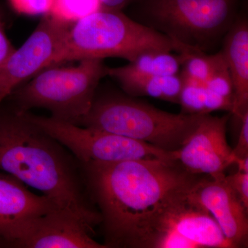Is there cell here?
Listing matches in <instances>:
<instances>
[{"instance_id": "obj_1", "label": "cell", "mask_w": 248, "mask_h": 248, "mask_svg": "<svg viewBox=\"0 0 248 248\" xmlns=\"http://www.w3.org/2000/svg\"><path fill=\"white\" fill-rule=\"evenodd\" d=\"M80 164L107 248H143L160 214L199 179L172 160Z\"/></svg>"}, {"instance_id": "obj_2", "label": "cell", "mask_w": 248, "mask_h": 248, "mask_svg": "<svg viewBox=\"0 0 248 248\" xmlns=\"http://www.w3.org/2000/svg\"><path fill=\"white\" fill-rule=\"evenodd\" d=\"M0 172L39 191L93 232L100 224L79 161L24 113L1 105Z\"/></svg>"}, {"instance_id": "obj_3", "label": "cell", "mask_w": 248, "mask_h": 248, "mask_svg": "<svg viewBox=\"0 0 248 248\" xmlns=\"http://www.w3.org/2000/svg\"><path fill=\"white\" fill-rule=\"evenodd\" d=\"M148 50L172 52V41L122 11L100 9L72 23L48 68L85 59L118 58L131 62Z\"/></svg>"}, {"instance_id": "obj_4", "label": "cell", "mask_w": 248, "mask_h": 248, "mask_svg": "<svg viewBox=\"0 0 248 248\" xmlns=\"http://www.w3.org/2000/svg\"><path fill=\"white\" fill-rule=\"evenodd\" d=\"M203 115L170 113L126 93H110L95 95L89 112L77 125L100 129L171 153L182 147Z\"/></svg>"}, {"instance_id": "obj_5", "label": "cell", "mask_w": 248, "mask_h": 248, "mask_svg": "<svg viewBox=\"0 0 248 248\" xmlns=\"http://www.w3.org/2000/svg\"><path fill=\"white\" fill-rule=\"evenodd\" d=\"M79 62L77 66H51L37 73L10 94L14 95L13 108L22 113L46 109L54 118L78 124L91 108L108 68L99 59Z\"/></svg>"}, {"instance_id": "obj_6", "label": "cell", "mask_w": 248, "mask_h": 248, "mask_svg": "<svg viewBox=\"0 0 248 248\" xmlns=\"http://www.w3.org/2000/svg\"><path fill=\"white\" fill-rule=\"evenodd\" d=\"M137 22L174 43L208 51L221 45L234 24L236 0H141Z\"/></svg>"}, {"instance_id": "obj_7", "label": "cell", "mask_w": 248, "mask_h": 248, "mask_svg": "<svg viewBox=\"0 0 248 248\" xmlns=\"http://www.w3.org/2000/svg\"><path fill=\"white\" fill-rule=\"evenodd\" d=\"M32 123L56 140L80 163H116L129 160H172V152L110 133L51 117L24 112Z\"/></svg>"}, {"instance_id": "obj_8", "label": "cell", "mask_w": 248, "mask_h": 248, "mask_svg": "<svg viewBox=\"0 0 248 248\" xmlns=\"http://www.w3.org/2000/svg\"><path fill=\"white\" fill-rule=\"evenodd\" d=\"M188 191L160 214L143 248H233L213 216L187 197Z\"/></svg>"}, {"instance_id": "obj_9", "label": "cell", "mask_w": 248, "mask_h": 248, "mask_svg": "<svg viewBox=\"0 0 248 248\" xmlns=\"http://www.w3.org/2000/svg\"><path fill=\"white\" fill-rule=\"evenodd\" d=\"M72 23L45 15L30 37L0 71V105L29 78L48 68Z\"/></svg>"}, {"instance_id": "obj_10", "label": "cell", "mask_w": 248, "mask_h": 248, "mask_svg": "<svg viewBox=\"0 0 248 248\" xmlns=\"http://www.w3.org/2000/svg\"><path fill=\"white\" fill-rule=\"evenodd\" d=\"M230 115H204L182 147L172 152L173 161L195 175L211 178L225 176L226 170L234 164L232 149L226 140V125Z\"/></svg>"}, {"instance_id": "obj_11", "label": "cell", "mask_w": 248, "mask_h": 248, "mask_svg": "<svg viewBox=\"0 0 248 248\" xmlns=\"http://www.w3.org/2000/svg\"><path fill=\"white\" fill-rule=\"evenodd\" d=\"M84 223L61 210H54L23 223L9 247L24 248H106L93 239Z\"/></svg>"}, {"instance_id": "obj_12", "label": "cell", "mask_w": 248, "mask_h": 248, "mask_svg": "<svg viewBox=\"0 0 248 248\" xmlns=\"http://www.w3.org/2000/svg\"><path fill=\"white\" fill-rule=\"evenodd\" d=\"M187 197L213 216L233 248L247 246L248 210L228 184L226 175L199 179Z\"/></svg>"}, {"instance_id": "obj_13", "label": "cell", "mask_w": 248, "mask_h": 248, "mask_svg": "<svg viewBox=\"0 0 248 248\" xmlns=\"http://www.w3.org/2000/svg\"><path fill=\"white\" fill-rule=\"evenodd\" d=\"M54 210L59 209L48 197L31 192L20 181L0 172V247H9L23 223Z\"/></svg>"}, {"instance_id": "obj_14", "label": "cell", "mask_w": 248, "mask_h": 248, "mask_svg": "<svg viewBox=\"0 0 248 248\" xmlns=\"http://www.w3.org/2000/svg\"><path fill=\"white\" fill-rule=\"evenodd\" d=\"M223 58L234 88L235 117L241 119L248 110V19L238 16L222 42Z\"/></svg>"}, {"instance_id": "obj_15", "label": "cell", "mask_w": 248, "mask_h": 248, "mask_svg": "<svg viewBox=\"0 0 248 248\" xmlns=\"http://www.w3.org/2000/svg\"><path fill=\"white\" fill-rule=\"evenodd\" d=\"M131 97L146 96L179 104L184 84L181 73L166 76H125L113 78Z\"/></svg>"}, {"instance_id": "obj_16", "label": "cell", "mask_w": 248, "mask_h": 248, "mask_svg": "<svg viewBox=\"0 0 248 248\" xmlns=\"http://www.w3.org/2000/svg\"><path fill=\"white\" fill-rule=\"evenodd\" d=\"M182 70V58L164 50H148L140 54L125 66L107 68L111 78L125 76H166L177 75Z\"/></svg>"}, {"instance_id": "obj_17", "label": "cell", "mask_w": 248, "mask_h": 248, "mask_svg": "<svg viewBox=\"0 0 248 248\" xmlns=\"http://www.w3.org/2000/svg\"><path fill=\"white\" fill-rule=\"evenodd\" d=\"M183 79L179 101L182 113L203 115L216 110H226L231 113L234 107L232 101L210 91L203 83L184 77Z\"/></svg>"}, {"instance_id": "obj_18", "label": "cell", "mask_w": 248, "mask_h": 248, "mask_svg": "<svg viewBox=\"0 0 248 248\" xmlns=\"http://www.w3.org/2000/svg\"><path fill=\"white\" fill-rule=\"evenodd\" d=\"M173 50L182 58L181 74L184 78L204 83L213 71L217 58V53L208 54L172 42Z\"/></svg>"}, {"instance_id": "obj_19", "label": "cell", "mask_w": 248, "mask_h": 248, "mask_svg": "<svg viewBox=\"0 0 248 248\" xmlns=\"http://www.w3.org/2000/svg\"><path fill=\"white\" fill-rule=\"evenodd\" d=\"M100 9L98 0H54L48 14L73 23Z\"/></svg>"}, {"instance_id": "obj_20", "label": "cell", "mask_w": 248, "mask_h": 248, "mask_svg": "<svg viewBox=\"0 0 248 248\" xmlns=\"http://www.w3.org/2000/svg\"><path fill=\"white\" fill-rule=\"evenodd\" d=\"M204 84L210 91L230 99L234 103V94L232 81L221 50L217 52L215 67Z\"/></svg>"}, {"instance_id": "obj_21", "label": "cell", "mask_w": 248, "mask_h": 248, "mask_svg": "<svg viewBox=\"0 0 248 248\" xmlns=\"http://www.w3.org/2000/svg\"><path fill=\"white\" fill-rule=\"evenodd\" d=\"M54 0H9L13 9L27 16L48 14Z\"/></svg>"}, {"instance_id": "obj_22", "label": "cell", "mask_w": 248, "mask_h": 248, "mask_svg": "<svg viewBox=\"0 0 248 248\" xmlns=\"http://www.w3.org/2000/svg\"><path fill=\"white\" fill-rule=\"evenodd\" d=\"M226 179L245 208L248 210V173L237 171Z\"/></svg>"}, {"instance_id": "obj_23", "label": "cell", "mask_w": 248, "mask_h": 248, "mask_svg": "<svg viewBox=\"0 0 248 248\" xmlns=\"http://www.w3.org/2000/svg\"><path fill=\"white\" fill-rule=\"evenodd\" d=\"M241 130L236 147L232 149L234 158L244 157L248 156V110L240 119Z\"/></svg>"}, {"instance_id": "obj_24", "label": "cell", "mask_w": 248, "mask_h": 248, "mask_svg": "<svg viewBox=\"0 0 248 248\" xmlns=\"http://www.w3.org/2000/svg\"><path fill=\"white\" fill-rule=\"evenodd\" d=\"M15 50L16 49L11 45L6 35L1 18H0V71Z\"/></svg>"}, {"instance_id": "obj_25", "label": "cell", "mask_w": 248, "mask_h": 248, "mask_svg": "<svg viewBox=\"0 0 248 248\" xmlns=\"http://www.w3.org/2000/svg\"><path fill=\"white\" fill-rule=\"evenodd\" d=\"M101 9L112 10V11H122L124 8L138 0H98Z\"/></svg>"}, {"instance_id": "obj_26", "label": "cell", "mask_w": 248, "mask_h": 248, "mask_svg": "<svg viewBox=\"0 0 248 248\" xmlns=\"http://www.w3.org/2000/svg\"><path fill=\"white\" fill-rule=\"evenodd\" d=\"M238 167V170L248 173V156L244 157L234 158V164Z\"/></svg>"}]
</instances>
